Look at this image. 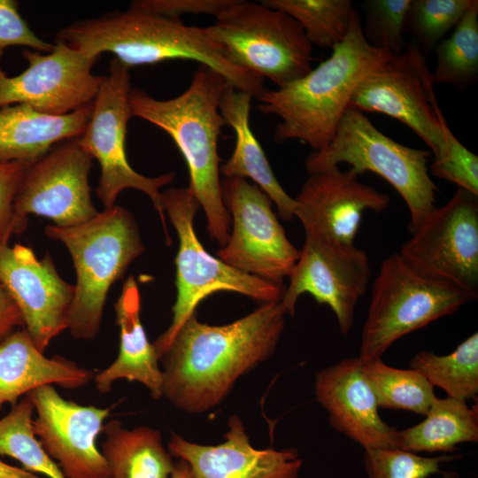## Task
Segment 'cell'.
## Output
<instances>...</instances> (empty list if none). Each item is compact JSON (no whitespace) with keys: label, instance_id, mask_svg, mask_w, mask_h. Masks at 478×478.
I'll list each match as a JSON object with an SVG mask.
<instances>
[{"label":"cell","instance_id":"17","mask_svg":"<svg viewBox=\"0 0 478 478\" xmlns=\"http://www.w3.org/2000/svg\"><path fill=\"white\" fill-rule=\"evenodd\" d=\"M35 412V435L66 478H110L97 448L109 408L81 405L62 397L53 385L27 394Z\"/></svg>","mask_w":478,"mask_h":478},{"label":"cell","instance_id":"29","mask_svg":"<svg viewBox=\"0 0 478 478\" xmlns=\"http://www.w3.org/2000/svg\"><path fill=\"white\" fill-rule=\"evenodd\" d=\"M291 16L312 45L334 48L346 37L357 10L351 0H263Z\"/></svg>","mask_w":478,"mask_h":478},{"label":"cell","instance_id":"8","mask_svg":"<svg viewBox=\"0 0 478 478\" xmlns=\"http://www.w3.org/2000/svg\"><path fill=\"white\" fill-rule=\"evenodd\" d=\"M470 300L454 284L421 274L399 253L387 257L372 285L358 358L362 363L382 358L401 337L455 313Z\"/></svg>","mask_w":478,"mask_h":478},{"label":"cell","instance_id":"35","mask_svg":"<svg viewBox=\"0 0 478 478\" xmlns=\"http://www.w3.org/2000/svg\"><path fill=\"white\" fill-rule=\"evenodd\" d=\"M459 457H423L398 448L368 449L364 452V466L367 478H428L442 473L443 463Z\"/></svg>","mask_w":478,"mask_h":478},{"label":"cell","instance_id":"20","mask_svg":"<svg viewBox=\"0 0 478 478\" xmlns=\"http://www.w3.org/2000/svg\"><path fill=\"white\" fill-rule=\"evenodd\" d=\"M314 390L336 431L364 450L397 448V429L381 418L375 393L358 357L344 358L318 372Z\"/></svg>","mask_w":478,"mask_h":478},{"label":"cell","instance_id":"3","mask_svg":"<svg viewBox=\"0 0 478 478\" xmlns=\"http://www.w3.org/2000/svg\"><path fill=\"white\" fill-rule=\"evenodd\" d=\"M57 41L90 57L99 58L103 53H112L129 68L166 60H193L221 74L235 89L252 97L257 98L266 89L264 79L227 59L205 27L130 7L68 25L58 33Z\"/></svg>","mask_w":478,"mask_h":478},{"label":"cell","instance_id":"31","mask_svg":"<svg viewBox=\"0 0 478 478\" xmlns=\"http://www.w3.org/2000/svg\"><path fill=\"white\" fill-rule=\"evenodd\" d=\"M362 369L380 408L425 415L436 397L434 387L418 370L396 368L382 358L362 363Z\"/></svg>","mask_w":478,"mask_h":478},{"label":"cell","instance_id":"34","mask_svg":"<svg viewBox=\"0 0 478 478\" xmlns=\"http://www.w3.org/2000/svg\"><path fill=\"white\" fill-rule=\"evenodd\" d=\"M411 0H366L362 31L374 48L399 55L406 49L404 33Z\"/></svg>","mask_w":478,"mask_h":478},{"label":"cell","instance_id":"5","mask_svg":"<svg viewBox=\"0 0 478 478\" xmlns=\"http://www.w3.org/2000/svg\"><path fill=\"white\" fill-rule=\"evenodd\" d=\"M45 234L67 248L76 271L67 329L75 339L91 340L111 286L144 251L137 223L127 209L113 205L76 226H47Z\"/></svg>","mask_w":478,"mask_h":478},{"label":"cell","instance_id":"10","mask_svg":"<svg viewBox=\"0 0 478 478\" xmlns=\"http://www.w3.org/2000/svg\"><path fill=\"white\" fill-rule=\"evenodd\" d=\"M129 69L115 58L110 62L108 73L103 76L93 101L89 123L78 141L81 147L100 165L101 173L96 192L104 209L115 205L122 190H140L151 200L169 240L160 189L171 183L175 173L147 177L135 172L127 158V127L133 117L129 104Z\"/></svg>","mask_w":478,"mask_h":478},{"label":"cell","instance_id":"40","mask_svg":"<svg viewBox=\"0 0 478 478\" xmlns=\"http://www.w3.org/2000/svg\"><path fill=\"white\" fill-rule=\"evenodd\" d=\"M24 327L21 313L13 299L0 282V343L17 328Z\"/></svg>","mask_w":478,"mask_h":478},{"label":"cell","instance_id":"19","mask_svg":"<svg viewBox=\"0 0 478 478\" xmlns=\"http://www.w3.org/2000/svg\"><path fill=\"white\" fill-rule=\"evenodd\" d=\"M309 174L294 198V215L305 235L353 244L363 213L380 212L389 205V196L362 183L354 168L332 166Z\"/></svg>","mask_w":478,"mask_h":478},{"label":"cell","instance_id":"21","mask_svg":"<svg viewBox=\"0 0 478 478\" xmlns=\"http://www.w3.org/2000/svg\"><path fill=\"white\" fill-rule=\"evenodd\" d=\"M225 439L217 445H203L172 433L168 451L185 460L195 478L298 477L303 461L297 451L254 448L238 417L229 418Z\"/></svg>","mask_w":478,"mask_h":478},{"label":"cell","instance_id":"36","mask_svg":"<svg viewBox=\"0 0 478 478\" xmlns=\"http://www.w3.org/2000/svg\"><path fill=\"white\" fill-rule=\"evenodd\" d=\"M443 146L434 155L431 173L478 196V158L454 135L443 115L440 118Z\"/></svg>","mask_w":478,"mask_h":478},{"label":"cell","instance_id":"9","mask_svg":"<svg viewBox=\"0 0 478 478\" xmlns=\"http://www.w3.org/2000/svg\"><path fill=\"white\" fill-rule=\"evenodd\" d=\"M205 27L234 66L282 88L312 70V45L289 14L261 3L234 0Z\"/></svg>","mask_w":478,"mask_h":478},{"label":"cell","instance_id":"4","mask_svg":"<svg viewBox=\"0 0 478 478\" xmlns=\"http://www.w3.org/2000/svg\"><path fill=\"white\" fill-rule=\"evenodd\" d=\"M394 56L365 39L358 11L343 42L305 76L257 97L258 109L281 119L274 133L278 143L299 140L313 151L326 148L350 106L358 85Z\"/></svg>","mask_w":478,"mask_h":478},{"label":"cell","instance_id":"24","mask_svg":"<svg viewBox=\"0 0 478 478\" xmlns=\"http://www.w3.org/2000/svg\"><path fill=\"white\" fill-rule=\"evenodd\" d=\"M93 102L68 114L42 113L27 104L0 108V162L31 164L56 144L79 137L90 119Z\"/></svg>","mask_w":478,"mask_h":478},{"label":"cell","instance_id":"38","mask_svg":"<svg viewBox=\"0 0 478 478\" xmlns=\"http://www.w3.org/2000/svg\"><path fill=\"white\" fill-rule=\"evenodd\" d=\"M28 164L0 162V247L9 244L17 233L14 199L24 171Z\"/></svg>","mask_w":478,"mask_h":478},{"label":"cell","instance_id":"15","mask_svg":"<svg viewBox=\"0 0 478 478\" xmlns=\"http://www.w3.org/2000/svg\"><path fill=\"white\" fill-rule=\"evenodd\" d=\"M370 276L367 254L355 243L305 235L280 303L287 314L294 315L299 297L308 293L330 307L340 332L346 335L352 328L358 302L366 292Z\"/></svg>","mask_w":478,"mask_h":478},{"label":"cell","instance_id":"2","mask_svg":"<svg viewBox=\"0 0 478 478\" xmlns=\"http://www.w3.org/2000/svg\"><path fill=\"white\" fill-rule=\"evenodd\" d=\"M228 85L221 74L201 66L188 89L173 98L159 100L140 89L129 93L133 117L164 130L181 151L189 169V187L205 213L210 237L221 247L229 237L231 221L222 198L218 153L227 125L220 104Z\"/></svg>","mask_w":478,"mask_h":478},{"label":"cell","instance_id":"32","mask_svg":"<svg viewBox=\"0 0 478 478\" xmlns=\"http://www.w3.org/2000/svg\"><path fill=\"white\" fill-rule=\"evenodd\" d=\"M34 412L33 404L26 395L0 419V455L15 459L31 473L66 478L35 435Z\"/></svg>","mask_w":478,"mask_h":478},{"label":"cell","instance_id":"6","mask_svg":"<svg viewBox=\"0 0 478 478\" xmlns=\"http://www.w3.org/2000/svg\"><path fill=\"white\" fill-rule=\"evenodd\" d=\"M430 158V151L394 141L349 106L329 144L312 152L305 165L309 173L346 163L360 174L368 171L380 175L405 200L412 234L436 208L438 188L428 173Z\"/></svg>","mask_w":478,"mask_h":478},{"label":"cell","instance_id":"27","mask_svg":"<svg viewBox=\"0 0 478 478\" xmlns=\"http://www.w3.org/2000/svg\"><path fill=\"white\" fill-rule=\"evenodd\" d=\"M426 418L420 423L396 432V447L412 452H454L462 443L478 441L476 411L466 402L436 397Z\"/></svg>","mask_w":478,"mask_h":478},{"label":"cell","instance_id":"12","mask_svg":"<svg viewBox=\"0 0 478 478\" xmlns=\"http://www.w3.org/2000/svg\"><path fill=\"white\" fill-rule=\"evenodd\" d=\"M224 204L232 215L233 229L218 251L220 259L245 274L283 283L300 251L288 239L272 210L271 198L256 184L241 177L221 181Z\"/></svg>","mask_w":478,"mask_h":478},{"label":"cell","instance_id":"11","mask_svg":"<svg viewBox=\"0 0 478 478\" xmlns=\"http://www.w3.org/2000/svg\"><path fill=\"white\" fill-rule=\"evenodd\" d=\"M398 252L421 274L478 297V196L457 187L411 234Z\"/></svg>","mask_w":478,"mask_h":478},{"label":"cell","instance_id":"28","mask_svg":"<svg viewBox=\"0 0 478 478\" xmlns=\"http://www.w3.org/2000/svg\"><path fill=\"white\" fill-rule=\"evenodd\" d=\"M409 365L448 397L464 402L474 399L478 394V333H473L447 355L419 351Z\"/></svg>","mask_w":478,"mask_h":478},{"label":"cell","instance_id":"7","mask_svg":"<svg viewBox=\"0 0 478 478\" xmlns=\"http://www.w3.org/2000/svg\"><path fill=\"white\" fill-rule=\"evenodd\" d=\"M161 202L177 232L179 249L175 258L177 296L172 322L152 343L158 358L208 296L217 291L236 292L264 304L281 302L286 289L283 283L239 271L205 251L194 229V218L200 205L189 187L161 192Z\"/></svg>","mask_w":478,"mask_h":478},{"label":"cell","instance_id":"33","mask_svg":"<svg viewBox=\"0 0 478 478\" xmlns=\"http://www.w3.org/2000/svg\"><path fill=\"white\" fill-rule=\"evenodd\" d=\"M472 0H411L405 30L426 51L436 49L459 22Z\"/></svg>","mask_w":478,"mask_h":478},{"label":"cell","instance_id":"22","mask_svg":"<svg viewBox=\"0 0 478 478\" xmlns=\"http://www.w3.org/2000/svg\"><path fill=\"white\" fill-rule=\"evenodd\" d=\"M28 333L17 329L0 343V409L43 385L76 389L88 384L94 373L62 357L47 358Z\"/></svg>","mask_w":478,"mask_h":478},{"label":"cell","instance_id":"39","mask_svg":"<svg viewBox=\"0 0 478 478\" xmlns=\"http://www.w3.org/2000/svg\"><path fill=\"white\" fill-rule=\"evenodd\" d=\"M234 0H136L130 8L172 19H181L184 14L218 16Z\"/></svg>","mask_w":478,"mask_h":478},{"label":"cell","instance_id":"37","mask_svg":"<svg viewBox=\"0 0 478 478\" xmlns=\"http://www.w3.org/2000/svg\"><path fill=\"white\" fill-rule=\"evenodd\" d=\"M27 47L40 52H50V44L30 28L19 11V3L14 0H0V57L10 47Z\"/></svg>","mask_w":478,"mask_h":478},{"label":"cell","instance_id":"23","mask_svg":"<svg viewBox=\"0 0 478 478\" xmlns=\"http://www.w3.org/2000/svg\"><path fill=\"white\" fill-rule=\"evenodd\" d=\"M114 307L120 328V351L108 367L94 375L96 389L107 393L116 381L126 379L142 383L154 399L162 397L159 358L141 321L140 292L133 276L126 280Z\"/></svg>","mask_w":478,"mask_h":478},{"label":"cell","instance_id":"30","mask_svg":"<svg viewBox=\"0 0 478 478\" xmlns=\"http://www.w3.org/2000/svg\"><path fill=\"white\" fill-rule=\"evenodd\" d=\"M436 64L432 73L434 84H448L463 89L478 77V1L468 9L449 38L436 47Z\"/></svg>","mask_w":478,"mask_h":478},{"label":"cell","instance_id":"1","mask_svg":"<svg viewBox=\"0 0 478 478\" xmlns=\"http://www.w3.org/2000/svg\"><path fill=\"white\" fill-rule=\"evenodd\" d=\"M286 314L280 302H272L223 326L191 315L159 358L163 397L192 413L219 405L239 377L274 351Z\"/></svg>","mask_w":478,"mask_h":478},{"label":"cell","instance_id":"42","mask_svg":"<svg viewBox=\"0 0 478 478\" xmlns=\"http://www.w3.org/2000/svg\"><path fill=\"white\" fill-rule=\"evenodd\" d=\"M169 478H195L189 465L183 459H178L174 463Z\"/></svg>","mask_w":478,"mask_h":478},{"label":"cell","instance_id":"16","mask_svg":"<svg viewBox=\"0 0 478 478\" xmlns=\"http://www.w3.org/2000/svg\"><path fill=\"white\" fill-rule=\"evenodd\" d=\"M28 66L16 76L0 68V108L27 104L55 116L68 114L94 101L103 76L92 73L98 58L88 56L61 41L46 54L25 49Z\"/></svg>","mask_w":478,"mask_h":478},{"label":"cell","instance_id":"25","mask_svg":"<svg viewBox=\"0 0 478 478\" xmlns=\"http://www.w3.org/2000/svg\"><path fill=\"white\" fill-rule=\"evenodd\" d=\"M252 98L231 85L222 94L220 111L226 124L235 131V143L231 157L220 167V172L226 177L253 181L275 204L280 216L291 220L295 217V200L279 183L250 126Z\"/></svg>","mask_w":478,"mask_h":478},{"label":"cell","instance_id":"14","mask_svg":"<svg viewBox=\"0 0 478 478\" xmlns=\"http://www.w3.org/2000/svg\"><path fill=\"white\" fill-rule=\"evenodd\" d=\"M432 73L420 49L413 44L365 77L356 88L350 107L379 112L412 129L434 155L443 146L442 112L436 98Z\"/></svg>","mask_w":478,"mask_h":478},{"label":"cell","instance_id":"18","mask_svg":"<svg viewBox=\"0 0 478 478\" xmlns=\"http://www.w3.org/2000/svg\"><path fill=\"white\" fill-rule=\"evenodd\" d=\"M0 282L18 306L24 329L44 352L67 329L74 286L59 276L49 254L39 259L20 243L0 247Z\"/></svg>","mask_w":478,"mask_h":478},{"label":"cell","instance_id":"26","mask_svg":"<svg viewBox=\"0 0 478 478\" xmlns=\"http://www.w3.org/2000/svg\"><path fill=\"white\" fill-rule=\"evenodd\" d=\"M103 431L101 452L110 478H169L175 462L158 430L145 426L128 429L112 420Z\"/></svg>","mask_w":478,"mask_h":478},{"label":"cell","instance_id":"13","mask_svg":"<svg viewBox=\"0 0 478 478\" xmlns=\"http://www.w3.org/2000/svg\"><path fill=\"white\" fill-rule=\"evenodd\" d=\"M93 159L74 137L27 165L14 199L17 233L26 229L29 214L50 219L60 227L94 218L98 212L89 182Z\"/></svg>","mask_w":478,"mask_h":478},{"label":"cell","instance_id":"41","mask_svg":"<svg viewBox=\"0 0 478 478\" xmlns=\"http://www.w3.org/2000/svg\"><path fill=\"white\" fill-rule=\"evenodd\" d=\"M0 478H41L24 468L11 466L0 459Z\"/></svg>","mask_w":478,"mask_h":478}]
</instances>
